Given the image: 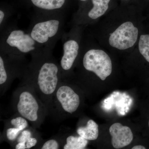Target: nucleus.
Segmentation results:
<instances>
[{"label": "nucleus", "mask_w": 149, "mask_h": 149, "mask_svg": "<svg viewBox=\"0 0 149 149\" xmlns=\"http://www.w3.org/2000/svg\"><path fill=\"white\" fill-rule=\"evenodd\" d=\"M23 77L32 84L43 102L48 105L63 77L60 65L52 54V51L43 52L32 56Z\"/></svg>", "instance_id": "obj_1"}, {"label": "nucleus", "mask_w": 149, "mask_h": 149, "mask_svg": "<svg viewBox=\"0 0 149 149\" xmlns=\"http://www.w3.org/2000/svg\"><path fill=\"white\" fill-rule=\"evenodd\" d=\"M65 13H35L27 32L45 49L52 51L65 32Z\"/></svg>", "instance_id": "obj_2"}, {"label": "nucleus", "mask_w": 149, "mask_h": 149, "mask_svg": "<svg viewBox=\"0 0 149 149\" xmlns=\"http://www.w3.org/2000/svg\"><path fill=\"white\" fill-rule=\"evenodd\" d=\"M46 49L36 42L27 31L19 29L15 22H10L1 29L0 51L8 54L25 56H36Z\"/></svg>", "instance_id": "obj_3"}, {"label": "nucleus", "mask_w": 149, "mask_h": 149, "mask_svg": "<svg viewBox=\"0 0 149 149\" xmlns=\"http://www.w3.org/2000/svg\"><path fill=\"white\" fill-rule=\"evenodd\" d=\"M15 107L20 116L35 126L42 123L45 113V107L32 88L24 87L19 89L15 95Z\"/></svg>", "instance_id": "obj_4"}, {"label": "nucleus", "mask_w": 149, "mask_h": 149, "mask_svg": "<svg viewBox=\"0 0 149 149\" xmlns=\"http://www.w3.org/2000/svg\"><path fill=\"white\" fill-rule=\"evenodd\" d=\"M83 68L89 72H94L102 80H104L111 73V60L104 51L95 49H87L82 60Z\"/></svg>", "instance_id": "obj_5"}, {"label": "nucleus", "mask_w": 149, "mask_h": 149, "mask_svg": "<svg viewBox=\"0 0 149 149\" xmlns=\"http://www.w3.org/2000/svg\"><path fill=\"white\" fill-rule=\"evenodd\" d=\"M25 56L8 54L0 51V85H4L17 76L23 77L27 65Z\"/></svg>", "instance_id": "obj_6"}, {"label": "nucleus", "mask_w": 149, "mask_h": 149, "mask_svg": "<svg viewBox=\"0 0 149 149\" xmlns=\"http://www.w3.org/2000/svg\"><path fill=\"white\" fill-rule=\"evenodd\" d=\"M139 36V29L133 22H123L110 35L109 43L113 47L124 50L132 47Z\"/></svg>", "instance_id": "obj_7"}, {"label": "nucleus", "mask_w": 149, "mask_h": 149, "mask_svg": "<svg viewBox=\"0 0 149 149\" xmlns=\"http://www.w3.org/2000/svg\"><path fill=\"white\" fill-rule=\"evenodd\" d=\"M74 32L72 29L68 33L65 32L61 38L63 54L60 65L63 78L72 69L79 54L80 45L78 40L75 39Z\"/></svg>", "instance_id": "obj_8"}, {"label": "nucleus", "mask_w": 149, "mask_h": 149, "mask_svg": "<svg viewBox=\"0 0 149 149\" xmlns=\"http://www.w3.org/2000/svg\"><path fill=\"white\" fill-rule=\"evenodd\" d=\"M53 97L58 109L65 113L72 114L77 110L80 104L79 95L69 85L61 81Z\"/></svg>", "instance_id": "obj_9"}, {"label": "nucleus", "mask_w": 149, "mask_h": 149, "mask_svg": "<svg viewBox=\"0 0 149 149\" xmlns=\"http://www.w3.org/2000/svg\"><path fill=\"white\" fill-rule=\"evenodd\" d=\"M109 131L112 137V145L114 148H122L129 145L133 141V133L128 126L116 123L110 126Z\"/></svg>", "instance_id": "obj_10"}, {"label": "nucleus", "mask_w": 149, "mask_h": 149, "mask_svg": "<svg viewBox=\"0 0 149 149\" xmlns=\"http://www.w3.org/2000/svg\"><path fill=\"white\" fill-rule=\"evenodd\" d=\"M33 5L38 9L37 13H65L63 11L66 0H30Z\"/></svg>", "instance_id": "obj_11"}, {"label": "nucleus", "mask_w": 149, "mask_h": 149, "mask_svg": "<svg viewBox=\"0 0 149 149\" xmlns=\"http://www.w3.org/2000/svg\"><path fill=\"white\" fill-rule=\"evenodd\" d=\"M93 7L85 14L86 18L95 20L104 14L109 8L110 0H92Z\"/></svg>", "instance_id": "obj_12"}, {"label": "nucleus", "mask_w": 149, "mask_h": 149, "mask_svg": "<svg viewBox=\"0 0 149 149\" xmlns=\"http://www.w3.org/2000/svg\"><path fill=\"white\" fill-rule=\"evenodd\" d=\"M77 132L79 136L88 141H95L99 136L98 125L94 120H90L86 126L79 127Z\"/></svg>", "instance_id": "obj_13"}, {"label": "nucleus", "mask_w": 149, "mask_h": 149, "mask_svg": "<svg viewBox=\"0 0 149 149\" xmlns=\"http://www.w3.org/2000/svg\"><path fill=\"white\" fill-rule=\"evenodd\" d=\"M88 144V141L83 137L70 136L67 138L66 143L63 146L64 149H85Z\"/></svg>", "instance_id": "obj_14"}, {"label": "nucleus", "mask_w": 149, "mask_h": 149, "mask_svg": "<svg viewBox=\"0 0 149 149\" xmlns=\"http://www.w3.org/2000/svg\"><path fill=\"white\" fill-rule=\"evenodd\" d=\"M140 53L149 63V35H141L139 43Z\"/></svg>", "instance_id": "obj_15"}, {"label": "nucleus", "mask_w": 149, "mask_h": 149, "mask_svg": "<svg viewBox=\"0 0 149 149\" xmlns=\"http://www.w3.org/2000/svg\"><path fill=\"white\" fill-rule=\"evenodd\" d=\"M10 123L14 127L18 128L21 131L27 128L28 125L27 119L21 116L12 118L10 120Z\"/></svg>", "instance_id": "obj_16"}, {"label": "nucleus", "mask_w": 149, "mask_h": 149, "mask_svg": "<svg viewBox=\"0 0 149 149\" xmlns=\"http://www.w3.org/2000/svg\"><path fill=\"white\" fill-rule=\"evenodd\" d=\"M21 132L18 128L15 127L8 128L6 130L7 138L9 141H14Z\"/></svg>", "instance_id": "obj_17"}, {"label": "nucleus", "mask_w": 149, "mask_h": 149, "mask_svg": "<svg viewBox=\"0 0 149 149\" xmlns=\"http://www.w3.org/2000/svg\"><path fill=\"white\" fill-rule=\"evenodd\" d=\"M59 148L58 142L55 139H51L46 141L41 148L42 149H58Z\"/></svg>", "instance_id": "obj_18"}, {"label": "nucleus", "mask_w": 149, "mask_h": 149, "mask_svg": "<svg viewBox=\"0 0 149 149\" xmlns=\"http://www.w3.org/2000/svg\"><path fill=\"white\" fill-rule=\"evenodd\" d=\"M32 136V133L29 130H24L22 131L21 135L17 138V142H26Z\"/></svg>", "instance_id": "obj_19"}, {"label": "nucleus", "mask_w": 149, "mask_h": 149, "mask_svg": "<svg viewBox=\"0 0 149 149\" xmlns=\"http://www.w3.org/2000/svg\"><path fill=\"white\" fill-rule=\"evenodd\" d=\"M37 143V139L35 138L30 137L26 142V149H30L35 147Z\"/></svg>", "instance_id": "obj_20"}, {"label": "nucleus", "mask_w": 149, "mask_h": 149, "mask_svg": "<svg viewBox=\"0 0 149 149\" xmlns=\"http://www.w3.org/2000/svg\"><path fill=\"white\" fill-rule=\"evenodd\" d=\"M16 149H26V142H19L15 146Z\"/></svg>", "instance_id": "obj_21"}, {"label": "nucleus", "mask_w": 149, "mask_h": 149, "mask_svg": "<svg viewBox=\"0 0 149 149\" xmlns=\"http://www.w3.org/2000/svg\"><path fill=\"white\" fill-rule=\"evenodd\" d=\"M132 149H146V148H145V147L143 146H140V145H139V146H135L132 148Z\"/></svg>", "instance_id": "obj_22"}, {"label": "nucleus", "mask_w": 149, "mask_h": 149, "mask_svg": "<svg viewBox=\"0 0 149 149\" xmlns=\"http://www.w3.org/2000/svg\"><path fill=\"white\" fill-rule=\"evenodd\" d=\"M80 1H87V0H80Z\"/></svg>", "instance_id": "obj_23"}, {"label": "nucleus", "mask_w": 149, "mask_h": 149, "mask_svg": "<svg viewBox=\"0 0 149 149\" xmlns=\"http://www.w3.org/2000/svg\"></svg>", "instance_id": "obj_24"}, {"label": "nucleus", "mask_w": 149, "mask_h": 149, "mask_svg": "<svg viewBox=\"0 0 149 149\" xmlns=\"http://www.w3.org/2000/svg\"><path fill=\"white\" fill-rule=\"evenodd\" d=\"M125 1H127V0H125Z\"/></svg>", "instance_id": "obj_25"}]
</instances>
